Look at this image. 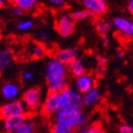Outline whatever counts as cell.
<instances>
[{
	"instance_id": "obj_12",
	"label": "cell",
	"mask_w": 133,
	"mask_h": 133,
	"mask_svg": "<svg viewBox=\"0 0 133 133\" xmlns=\"http://www.w3.org/2000/svg\"><path fill=\"white\" fill-rule=\"evenodd\" d=\"M82 4L93 15H102L108 9V4L104 0H84Z\"/></svg>"
},
{
	"instance_id": "obj_24",
	"label": "cell",
	"mask_w": 133,
	"mask_h": 133,
	"mask_svg": "<svg viewBox=\"0 0 133 133\" xmlns=\"http://www.w3.org/2000/svg\"><path fill=\"white\" fill-rule=\"evenodd\" d=\"M37 36L41 41H49L51 37V32L47 29H40L37 32Z\"/></svg>"
},
{
	"instance_id": "obj_31",
	"label": "cell",
	"mask_w": 133,
	"mask_h": 133,
	"mask_svg": "<svg viewBox=\"0 0 133 133\" xmlns=\"http://www.w3.org/2000/svg\"><path fill=\"white\" fill-rule=\"evenodd\" d=\"M104 73H105V66L98 64L97 67H96V74H97L98 76H102L104 75Z\"/></svg>"
},
{
	"instance_id": "obj_4",
	"label": "cell",
	"mask_w": 133,
	"mask_h": 133,
	"mask_svg": "<svg viewBox=\"0 0 133 133\" xmlns=\"http://www.w3.org/2000/svg\"><path fill=\"white\" fill-rule=\"evenodd\" d=\"M55 29L58 35L62 38L72 36L76 29V21L72 18L71 13L62 12L59 14L55 21Z\"/></svg>"
},
{
	"instance_id": "obj_30",
	"label": "cell",
	"mask_w": 133,
	"mask_h": 133,
	"mask_svg": "<svg viewBox=\"0 0 133 133\" xmlns=\"http://www.w3.org/2000/svg\"><path fill=\"white\" fill-rule=\"evenodd\" d=\"M96 61L98 62V64L103 65V66H105L107 64V62H108V59L105 56H102V55L96 56Z\"/></svg>"
},
{
	"instance_id": "obj_2",
	"label": "cell",
	"mask_w": 133,
	"mask_h": 133,
	"mask_svg": "<svg viewBox=\"0 0 133 133\" xmlns=\"http://www.w3.org/2000/svg\"><path fill=\"white\" fill-rule=\"evenodd\" d=\"M89 115L82 110H66L60 111L54 116V121L65 126H68L74 129H78L84 127H88Z\"/></svg>"
},
{
	"instance_id": "obj_37",
	"label": "cell",
	"mask_w": 133,
	"mask_h": 133,
	"mask_svg": "<svg viewBox=\"0 0 133 133\" xmlns=\"http://www.w3.org/2000/svg\"><path fill=\"white\" fill-rule=\"evenodd\" d=\"M132 20H133V19H132Z\"/></svg>"
},
{
	"instance_id": "obj_19",
	"label": "cell",
	"mask_w": 133,
	"mask_h": 133,
	"mask_svg": "<svg viewBox=\"0 0 133 133\" xmlns=\"http://www.w3.org/2000/svg\"><path fill=\"white\" fill-rule=\"evenodd\" d=\"M12 3H13V6L20 7L24 11H31L37 5L36 0H14Z\"/></svg>"
},
{
	"instance_id": "obj_21",
	"label": "cell",
	"mask_w": 133,
	"mask_h": 133,
	"mask_svg": "<svg viewBox=\"0 0 133 133\" xmlns=\"http://www.w3.org/2000/svg\"><path fill=\"white\" fill-rule=\"evenodd\" d=\"M30 53H31V56L34 59H41L46 55V49L41 45L36 44L31 48Z\"/></svg>"
},
{
	"instance_id": "obj_36",
	"label": "cell",
	"mask_w": 133,
	"mask_h": 133,
	"mask_svg": "<svg viewBox=\"0 0 133 133\" xmlns=\"http://www.w3.org/2000/svg\"><path fill=\"white\" fill-rule=\"evenodd\" d=\"M5 4H7V1H5V0H0V6L1 7H4V5Z\"/></svg>"
},
{
	"instance_id": "obj_25",
	"label": "cell",
	"mask_w": 133,
	"mask_h": 133,
	"mask_svg": "<svg viewBox=\"0 0 133 133\" xmlns=\"http://www.w3.org/2000/svg\"><path fill=\"white\" fill-rule=\"evenodd\" d=\"M89 133H107L106 130L103 129V127L102 125L96 124L93 126H90Z\"/></svg>"
},
{
	"instance_id": "obj_26",
	"label": "cell",
	"mask_w": 133,
	"mask_h": 133,
	"mask_svg": "<svg viewBox=\"0 0 133 133\" xmlns=\"http://www.w3.org/2000/svg\"><path fill=\"white\" fill-rule=\"evenodd\" d=\"M35 77V75L32 71H29V70H25V71L22 72V78L23 81L25 82H29V81H32Z\"/></svg>"
},
{
	"instance_id": "obj_34",
	"label": "cell",
	"mask_w": 133,
	"mask_h": 133,
	"mask_svg": "<svg viewBox=\"0 0 133 133\" xmlns=\"http://www.w3.org/2000/svg\"><path fill=\"white\" fill-rule=\"evenodd\" d=\"M89 129H90V126L84 127V128H81V129H78L76 131V133H89Z\"/></svg>"
},
{
	"instance_id": "obj_8",
	"label": "cell",
	"mask_w": 133,
	"mask_h": 133,
	"mask_svg": "<svg viewBox=\"0 0 133 133\" xmlns=\"http://www.w3.org/2000/svg\"><path fill=\"white\" fill-rule=\"evenodd\" d=\"M41 110L47 116H55L60 111V94H48L43 102Z\"/></svg>"
},
{
	"instance_id": "obj_17",
	"label": "cell",
	"mask_w": 133,
	"mask_h": 133,
	"mask_svg": "<svg viewBox=\"0 0 133 133\" xmlns=\"http://www.w3.org/2000/svg\"><path fill=\"white\" fill-rule=\"evenodd\" d=\"M112 28H114L112 21H109L107 19H99L95 22V29L97 33L102 36H107V34L111 31Z\"/></svg>"
},
{
	"instance_id": "obj_16",
	"label": "cell",
	"mask_w": 133,
	"mask_h": 133,
	"mask_svg": "<svg viewBox=\"0 0 133 133\" xmlns=\"http://www.w3.org/2000/svg\"><path fill=\"white\" fill-rule=\"evenodd\" d=\"M14 62L13 51L9 48H4L0 51V69L1 71L7 70Z\"/></svg>"
},
{
	"instance_id": "obj_14",
	"label": "cell",
	"mask_w": 133,
	"mask_h": 133,
	"mask_svg": "<svg viewBox=\"0 0 133 133\" xmlns=\"http://www.w3.org/2000/svg\"><path fill=\"white\" fill-rule=\"evenodd\" d=\"M66 67L68 73L75 78H77L86 74V66H85L83 61L79 58L72 62L71 63H69Z\"/></svg>"
},
{
	"instance_id": "obj_27",
	"label": "cell",
	"mask_w": 133,
	"mask_h": 133,
	"mask_svg": "<svg viewBox=\"0 0 133 133\" xmlns=\"http://www.w3.org/2000/svg\"><path fill=\"white\" fill-rule=\"evenodd\" d=\"M49 4L51 5V7L60 9V8H63L66 5V1L64 0H49Z\"/></svg>"
},
{
	"instance_id": "obj_10",
	"label": "cell",
	"mask_w": 133,
	"mask_h": 133,
	"mask_svg": "<svg viewBox=\"0 0 133 133\" xmlns=\"http://www.w3.org/2000/svg\"><path fill=\"white\" fill-rule=\"evenodd\" d=\"M22 88L16 82H5L1 87V95L7 102H13L20 97Z\"/></svg>"
},
{
	"instance_id": "obj_5",
	"label": "cell",
	"mask_w": 133,
	"mask_h": 133,
	"mask_svg": "<svg viewBox=\"0 0 133 133\" xmlns=\"http://www.w3.org/2000/svg\"><path fill=\"white\" fill-rule=\"evenodd\" d=\"M22 101L25 107L31 111H36L42 106V89L40 88H30L22 94Z\"/></svg>"
},
{
	"instance_id": "obj_1",
	"label": "cell",
	"mask_w": 133,
	"mask_h": 133,
	"mask_svg": "<svg viewBox=\"0 0 133 133\" xmlns=\"http://www.w3.org/2000/svg\"><path fill=\"white\" fill-rule=\"evenodd\" d=\"M67 67L55 57L48 60L45 65V80L48 91L51 94H60L68 88Z\"/></svg>"
},
{
	"instance_id": "obj_15",
	"label": "cell",
	"mask_w": 133,
	"mask_h": 133,
	"mask_svg": "<svg viewBox=\"0 0 133 133\" xmlns=\"http://www.w3.org/2000/svg\"><path fill=\"white\" fill-rule=\"evenodd\" d=\"M101 98H102L101 90L98 89L97 87H95L90 91H89L88 93L83 95V105L85 107L93 106L100 102Z\"/></svg>"
},
{
	"instance_id": "obj_23",
	"label": "cell",
	"mask_w": 133,
	"mask_h": 133,
	"mask_svg": "<svg viewBox=\"0 0 133 133\" xmlns=\"http://www.w3.org/2000/svg\"><path fill=\"white\" fill-rule=\"evenodd\" d=\"M34 25H35V23H34L33 20L26 19V20H22L17 23V29L21 32H26L31 30L34 27Z\"/></svg>"
},
{
	"instance_id": "obj_22",
	"label": "cell",
	"mask_w": 133,
	"mask_h": 133,
	"mask_svg": "<svg viewBox=\"0 0 133 133\" xmlns=\"http://www.w3.org/2000/svg\"><path fill=\"white\" fill-rule=\"evenodd\" d=\"M35 129H36V123L31 119H27L16 133H34Z\"/></svg>"
},
{
	"instance_id": "obj_13",
	"label": "cell",
	"mask_w": 133,
	"mask_h": 133,
	"mask_svg": "<svg viewBox=\"0 0 133 133\" xmlns=\"http://www.w3.org/2000/svg\"><path fill=\"white\" fill-rule=\"evenodd\" d=\"M78 57V50L74 47L65 48L58 50L56 52L55 58L59 62L63 63L64 65H68L75 60H76Z\"/></svg>"
},
{
	"instance_id": "obj_28",
	"label": "cell",
	"mask_w": 133,
	"mask_h": 133,
	"mask_svg": "<svg viewBox=\"0 0 133 133\" xmlns=\"http://www.w3.org/2000/svg\"><path fill=\"white\" fill-rule=\"evenodd\" d=\"M119 133H133V127L128 124H123L118 129Z\"/></svg>"
},
{
	"instance_id": "obj_3",
	"label": "cell",
	"mask_w": 133,
	"mask_h": 133,
	"mask_svg": "<svg viewBox=\"0 0 133 133\" xmlns=\"http://www.w3.org/2000/svg\"><path fill=\"white\" fill-rule=\"evenodd\" d=\"M83 106V95L78 93L74 88L68 87L60 93V111L82 110Z\"/></svg>"
},
{
	"instance_id": "obj_32",
	"label": "cell",
	"mask_w": 133,
	"mask_h": 133,
	"mask_svg": "<svg viewBox=\"0 0 133 133\" xmlns=\"http://www.w3.org/2000/svg\"><path fill=\"white\" fill-rule=\"evenodd\" d=\"M102 46L104 48H108L109 46H110V44H111V40H110L108 36H102Z\"/></svg>"
},
{
	"instance_id": "obj_29",
	"label": "cell",
	"mask_w": 133,
	"mask_h": 133,
	"mask_svg": "<svg viewBox=\"0 0 133 133\" xmlns=\"http://www.w3.org/2000/svg\"><path fill=\"white\" fill-rule=\"evenodd\" d=\"M24 12L25 11L23 10V9H21L20 7L13 6V8H12V14H13V16L17 17V18H21V17H22L23 14H24Z\"/></svg>"
},
{
	"instance_id": "obj_18",
	"label": "cell",
	"mask_w": 133,
	"mask_h": 133,
	"mask_svg": "<svg viewBox=\"0 0 133 133\" xmlns=\"http://www.w3.org/2000/svg\"><path fill=\"white\" fill-rule=\"evenodd\" d=\"M50 133H76V129L54 121L49 128Z\"/></svg>"
},
{
	"instance_id": "obj_11",
	"label": "cell",
	"mask_w": 133,
	"mask_h": 133,
	"mask_svg": "<svg viewBox=\"0 0 133 133\" xmlns=\"http://www.w3.org/2000/svg\"><path fill=\"white\" fill-rule=\"evenodd\" d=\"M27 120L26 115L12 116L3 119V129L6 133H16L22 125Z\"/></svg>"
},
{
	"instance_id": "obj_7",
	"label": "cell",
	"mask_w": 133,
	"mask_h": 133,
	"mask_svg": "<svg viewBox=\"0 0 133 133\" xmlns=\"http://www.w3.org/2000/svg\"><path fill=\"white\" fill-rule=\"evenodd\" d=\"M114 28L127 38L133 37V20L125 16H116L112 20Z\"/></svg>"
},
{
	"instance_id": "obj_20",
	"label": "cell",
	"mask_w": 133,
	"mask_h": 133,
	"mask_svg": "<svg viewBox=\"0 0 133 133\" xmlns=\"http://www.w3.org/2000/svg\"><path fill=\"white\" fill-rule=\"evenodd\" d=\"M71 16L74 20L77 22V21H84L87 19H89L91 17H93V14L89 12L88 9H76V10H73L71 12Z\"/></svg>"
},
{
	"instance_id": "obj_35",
	"label": "cell",
	"mask_w": 133,
	"mask_h": 133,
	"mask_svg": "<svg viewBox=\"0 0 133 133\" xmlns=\"http://www.w3.org/2000/svg\"><path fill=\"white\" fill-rule=\"evenodd\" d=\"M115 55H116V57H117L118 59H122V58H124V56H125V52H124V50H122V49H117L116 52H115Z\"/></svg>"
},
{
	"instance_id": "obj_6",
	"label": "cell",
	"mask_w": 133,
	"mask_h": 133,
	"mask_svg": "<svg viewBox=\"0 0 133 133\" xmlns=\"http://www.w3.org/2000/svg\"><path fill=\"white\" fill-rule=\"evenodd\" d=\"M25 107L22 101L16 100L13 102H8L1 106L0 109V115L2 119L12 117V116H18V115H25Z\"/></svg>"
},
{
	"instance_id": "obj_9",
	"label": "cell",
	"mask_w": 133,
	"mask_h": 133,
	"mask_svg": "<svg viewBox=\"0 0 133 133\" xmlns=\"http://www.w3.org/2000/svg\"><path fill=\"white\" fill-rule=\"evenodd\" d=\"M93 88H95V80L93 76L89 74H85L79 77L75 78L74 89L81 95H85Z\"/></svg>"
},
{
	"instance_id": "obj_33",
	"label": "cell",
	"mask_w": 133,
	"mask_h": 133,
	"mask_svg": "<svg viewBox=\"0 0 133 133\" xmlns=\"http://www.w3.org/2000/svg\"><path fill=\"white\" fill-rule=\"evenodd\" d=\"M127 9L129 10V14L133 16V0H129L128 4H127Z\"/></svg>"
}]
</instances>
